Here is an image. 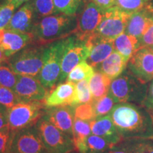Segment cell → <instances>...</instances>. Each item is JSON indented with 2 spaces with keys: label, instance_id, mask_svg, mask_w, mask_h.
Returning a JSON list of instances; mask_svg holds the SVG:
<instances>
[{
  "label": "cell",
  "instance_id": "1",
  "mask_svg": "<svg viewBox=\"0 0 153 153\" xmlns=\"http://www.w3.org/2000/svg\"><path fill=\"white\" fill-rule=\"evenodd\" d=\"M76 27V15L67 16L58 14L39 19L34 24L31 43L46 46L72 36Z\"/></svg>",
  "mask_w": 153,
  "mask_h": 153
},
{
  "label": "cell",
  "instance_id": "2",
  "mask_svg": "<svg viewBox=\"0 0 153 153\" xmlns=\"http://www.w3.org/2000/svg\"><path fill=\"white\" fill-rule=\"evenodd\" d=\"M46 48L30 43L9 57L7 65L19 75L38 77L45 62Z\"/></svg>",
  "mask_w": 153,
  "mask_h": 153
},
{
  "label": "cell",
  "instance_id": "3",
  "mask_svg": "<svg viewBox=\"0 0 153 153\" xmlns=\"http://www.w3.org/2000/svg\"><path fill=\"white\" fill-rule=\"evenodd\" d=\"M110 116L120 135L136 134L147 128V119L136 106L122 103L116 105L110 112Z\"/></svg>",
  "mask_w": 153,
  "mask_h": 153
},
{
  "label": "cell",
  "instance_id": "4",
  "mask_svg": "<svg viewBox=\"0 0 153 153\" xmlns=\"http://www.w3.org/2000/svg\"><path fill=\"white\" fill-rule=\"evenodd\" d=\"M44 111L43 101L19 102L7 109L8 127L14 133L33 127L43 117Z\"/></svg>",
  "mask_w": 153,
  "mask_h": 153
},
{
  "label": "cell",
  "instance_id": "5",
  "mask_svg": "<svg viewBox=\"0 0 153 153\" xmlns=\"http://www.w3.org/2000/svg\"><path fill=\"white\" fill-rule=\"evenodd\" d=\"M67 45V38L50 44L45 51V59L38 79L46 89H53L58 83L61 64Z\"/></svg>",
  "mask_w": 153,
  "mask_h": 153
},
{
  "label": "cell",
  "instance_id": "6",
  "mask_svg": "<svg viewBox=\"0 0 153 153\" xmlns=\"http://www.w3.org/2000/svg\"><path fill=\"white\" fill-rule=\"evenodd\" d=\"M36 127L48 153H70L76 150L72 136L59 130L44 116Z\"/></svg>",
  "mask_w": 153,
  "mask_h": 153
},
{
  "label": "cell",
  "instance_id": "7",
  "mask_svg": "<svg viewBox=\"0 0 153 153\" xmlns=\"http://www.w3.org/2000/svg\"><path fill=\"white\" fill-rule=\"evenodd\" d=\"M130 15L117 6L108 9L104 12L101 22L94 35L101 39L114 41L125 31Z\"/></svg>",
  "mask_w": 153,
  "mask_h": 153
},
{
  "label": "cell",
  "instance_id": "8",
  "mask_svg": "<svg viewBox=\"0 0 153 153\" xmlns=\"http://www.w3.org/2000/svg\"><path fill=\"white\" fill-rule=\"evenodd\" d=\"M89 51L86 41L78 39L74 35L67 38V45L62 57L60 76L57 85L64 82L77 65L87 60Z\"/></svg>",
  "mask_w": 153,
  "mask_h": 153
},
{
  "label": "cell",
  "instance_id": "9",
  "mask_svg": "<svg viewBox=\"0 0 153 153\" xmlns=\"http://www.w3.org/2000/svg\"><path fill=\"white\" fill-rule=\"evenodd\" d=\"M104 12L92 1L88 2L76 19V27L74 34L78 39L87 41L94 33L101 22Z\"/></svg>",
  "mask_w": 153,
  "mask_h": 153
},
{
  "label": "cell",
  "instance_id": "10",
  "mask_svg": "<svg viewBox=\"0 0 153 153\" xmlns=\"http://www.w3.org/2000/svg\"><path fill=\"white\" fill-rule=\"evenodd\" d=\"M11 153H48L36 126L15 133Z\"/></svg>",
  "mask_w": 153,
  "mask_h": 153
},
{
  "label": "cell",
  "instance_id": "11",
  "mask_svg": "<svg viewBox=\"0 0 153 153\" xmlns=\"http://www.w3.org/2000/svg\"><path fill=\"white\" fill-rule=\"evenodd\" d=\"M128 67L135 77L143 84L153 79L152 48H139L130 59Z\"/></svg>",
  "mask_w": 153,
  "mask_h": 153
},
{
  "label": "cell",
  "instance_id": "12",
  "mask_svg": "<svg viewBox=\"0 0 153 153\" xmlns=\"http://www.w3.org/2000/svg\"><path fill=\"white\" fill-rule=\"evenodd\" d=\"M14 91L20 102L43 101L48 93V89L36 77L19 74Z\"/></svg>",
  "mask_w": 153,
  "mask_h": 153
},
{
  "label": "cell",
  "instance_id": "13",
  "mask_svg": "<svg viewBox=\"0 0 153 153\" xmlns=\"http://www.w3.org/2000/svg\"><path fill=\"white\" fill-rule=\"evenodd\" d=\"M43 116L51 123L65 133L72 136L74 121V107L62 106L45 108Z\"/></svg>",
  "mask_w": 153,
  "mask_h": 153
},
{
  "label": "cell",
  "instance_id": "14",
  "mask_svg": "<svg viewBox=\"0 0 153 153\" xmlns=\"http://www.w3.org/2000/svg\"><path fill=\"white\" fill-rule=\"evenodd\" d=\"M75 92L76 83L67 81L59 84L48 93L43 101L44 106L45 108L62 106H74Z\"/></svg>",
  "mask_w": 153,
  "mask_h": 153
},
{
  "label": "cell",
  "instance_id": "15",
  "mask_svg": "<svg viewBox=\"0 0 153 153\" xmlns=\"http://www.w3.org/2000/svg\"><path fill=\"white\" fill-rule=\"evenodd\" d=\"M86 42L90 51L87 60L93 68H97L115 50L114 41L101 39L94 34Z\"/></svg>",
  "mask_w": 153,
  "mask_h": 153
},
{
  "label": "cell",
  "instance_id": "16",
  "mask_svg": "<svg viewBox=\"0 0 153 153\" xmlns=\"http://www.w3.org/2000/svg\"><path fill=\"white\" fill-rule=\"evenodd\" d=\"M136 83L131 76L122 74L111 82L108 94L116 103H126L135 96Z\"/></svg>",
  "mask_w": 153,
  "mask_h": 153
},
{
  "label": "cell",
  "instance_id": "17",
  "mask_svg": "<svg viewBox=\"0 0 153 153\" xmlns=\"http://www.w3.org/2000/svg\"><path fill=\"white\" fill-rule=\"evenodd\" d=\"M35 22L36 19L33 9L30 5V1H28L14 13L5 30L31 33Z\"/></svg>",
  "mask_w": 153,
  "mask_h": 153
},
{
  "label": "cell",
  "instance_id": "18",
  "mask_svg": "<svg viewBox=\"0 0 153 153\" xmlns=\"http://www.w3.org/2000/svg\"><path fill=\"white\" fill-rule=\"evenodd\" d=\"M33 35L31 33H21L11 30H5L3 41L0 48L6 57L9 58L15 53L19 52L32 43Z\"/></svg>",
  "mask_w": 153,
  "mask_h": 153
},
{
  "label": "cell",
  "instance_id": "19",
  "mask_svg": "<svg viewBox=\"0 0 153 153\" xmlns=\"http://www.w3.org/2000/svg\"><path fill=\"white\" fill-rule=\"evenodd\" d=\"M91 133L104 137L116 145L121 140V135L115 127L110 115L95 118L89 122Z\"/></svg>",
  "mask_w": 153,
  "mask_h": 153
},
{
  "label": "cell",
  "instance_id": "20",
  "mask_svg": "<svg viewBox=\"0 0 153 153\" xmlns=\"http://www.w3.org/2000/svg\"><path fill=\"white\" fill-rule=\"evenodd\" d=\"M152 15L153 8L150 4L131 14L128 20L125 33L135 36L139 41L146 28L149 19Z\"/></svg>",
  "mask_w": 153,
  "mask_h": 153
},
{
  "label": "cell",
  "instance_id": "21",
  "mask_svg": "<svg viewBox=\"0 0 153 153\" xmlns=\"http://www.w3.org/2000/svg\"><path fill=\"white\" fill-rule=\"evenodd\" d=\"M127 62L119 53L115 51L98 66L99 71L108 76L111 79H114L122 74Z\"/></svg>",
  "mask_w": 153,
  "mask_h": 153
},
{
  "label": "cell",
  "instance_id": "22",
  "mask_svg": "<svg viewBox=\"0 0 153 153\" xmlns=\"http://www.w3.org/2000/svg\"><path fill=\"white\" fill-rule=\"evenodd\" d=\"M115 51L119 53L128 62L139 49V41L135 36L123 33L114 41Z\"/></svg>",
  "mask_w": 153,
  "mask_h": 153
},
{
  "label": "cell",
  "instance_id": "23",
  "mask_svg": "<svg viewBox=\"0 0 153 153\" xmlns=\"http://www.w3.org/2000/svg\"><path fill=\"white\" fill-rule=\"evenodd\" d=\"M111 80L102 72L99 71L94 72L89 82L93 101L98 100L108 94Z\"/></svg>",
  "mask_w": 153,
  "mask_h": 153
},
{
  "label": "cell",
  "instance_id": "24",
  "mask_svg": "<svg viewBox=\"0 0 153 153\" xmlns=\"http://www.w3.org/2000/svg\"><path fill=\"white\" fill-rule=\"evenodd\" d=\"M91 126L89 122L74 118L72 138L76 150L79 152L83 148L87 137L91 135Z\"/></svg>",
  "mask_w": 153,
  "mask_h": 153
},
{
  "label": "cell",
  "instance_id": "25",
  "mask_svg": "<svg viewBox=\"0 0 153 153\" xmlns=\"http://www.w3.org/2000/svg\"><path fill=\"white\" fill-rule=\"evenodd\" d=\"M114 145L108 140L92 134L87 137L79 153H103L114 148Z\"/></svg>",
  "mask_w": 153,
  "mask_h": 153
},
{
  "label": "cell",
  "instance_id": "26",
  "mask_svg": "<svg viewBox=\"0 0 153 153\" xmlns=\"http://www.w3.org/2000/svg\"><path fill=\"white\" fill-rule=\"evenodd\" d=\"M29 1L33 9L36 21L45 16L58 14L53 0H30Z\"/></svg>",
  "mask_w": 153,
  "mask_h": 153
},
{
  "label": "cell",
  "instance_id": "27",
  "mask_svg": "<svg viewBox=\"0 0 153 153\" xmlns=\"http://www.w3.org/2000/svg\"><path fill=\"white\" fill-rule=\"evenodd\" d=\"M94 74V70L93 67L86 61H84L77 65L70 72L67 78V81L76 83L82 80H89Z\"/></svg>",
  "mask_w": 153,
  "mask_h": 153
},
{
  "label": "cell",
  "instance_id": "28",
  "mask_svg": "<svg viewBox=\"0 0 153 153\" xmlns=\"http://www.w3.org/2000/svg\"><path fill=\"white\" fill-rule=\"evenodd\" d=\"M89 80H82L76 83L75 100L74 107L78 105L84 104H91L93 102L92 95H91L89 85Z\"/></svg>",
  "mask_w": 153,
  "mask_h": 153
},
{
  "label": "cell",
  "instance_id": "29",
  "mask_svg": "<svg viewBox=\"0 0 153 153\" xmlns=\"http://www.w3.org/2000/svg\"><path fill=\"white\" fill-rule=\"evenodd\" d=\"M83 0H53L57 14L75 16Z\"/></svg>",
  "mask_w": 153,
  "mask_h": 153
},
{
  "label": "cell",
  "instance_id": "30",
  "mask_svg": "<svg viewBox=\"0 0 153 153\" xmlns=\"http://www.w3.org/2000/svg\"><path fill=\"white\" fill-rule=\"evenodd\" d=\"M114 103L116 102L109 94L98 100L93 101L92 105L96 115V118L104 116L106 114H109L111 111L112 108H114Z\"/></svg>",
  "mask_w": 153,
  "mask_h": 153
},
{
  "label": "cell",
  "instance_id": "31",
  "mask_svg": "<svg viewBox=\"0 0 153 153\" xmlns=\"http://www.w3.org/2000/svg\"><path fill=\"white\" fill-rule=\"evenodd\" d=\"M18 74L14 73L9 66L2 64L0 65V86L14 90Z\"/></svg>",
  "mask_w": 153,
  "mask_h": 153
},
{
  "label": "cell",
  "instance_id": "32",
  "mask_svg": "<svg viewBox=\"0 0 153 153\" xmlns=\"http://www.w3.org/2000/svg\"><path fill=\"white\" fill-rule=\"evenodd\" d=\"M150 0H116V6L128 14H131L150 5Z\"/></svg>",
  "mask_w": 153,
  "mask_h": 153
},
{
  "label": "cell",
  "instance_id": "33",
  "mask_svg": "<svg viewBox=\"0 0 153 153\" xmlns=\"http://www.w3.org/2000/svg\"><path fill=\"white\" fill-rule=\"evenodd\" d=\"M20 102L16 93L12 89L0 86V104L7 109Z\"/></svg>",
  "mask_w": 153,
  "mask_h": 153
},
{
  "label": "cell",
  "instance_id": "34",
  "mask_svg": "<svg viewBox=\"0 0 153 153\" xmlns=\"http://www.w3.org/2000/svg\"><path fill=\"white\" fill-rule=\"evenodd\" d=\"M74 118L90 122L96 118L92 103L78 105L74 107Z\"/></svg>",
  "mask_w": 153,
  "mask_h": 153
},
{
  "label": "cell",
  "instance_id": "35",
  "mask_svg": "<svg viewBox=\"0 0 153 153\" xmlns=\"http://www.w3.org/2000/svg\"><path fill=\"white\" fill-rule=\"evenodd\" d=\"M15 9V6L11 3L4 1L0 4V30L6 29L14 15Z\"/></svg>",
  "mask_w": 153,
  "mask_h": 153
},
{
  "label": "cell",
  "instance_id": "36",
  "mask_svg": "<svg viewBox=\"0 0 153 153\" xmlns=\"http://www.w3.org/2000/svg\"><path fill=\"white\" fill-rule=\"evenodd\" d=\"M14 134L8 126L0 130V153H11Z\"/></svg>",
  "mask_w": 153,
  "mask_h": 153
},
{
  "label": "cell",
  "instance_id": "37",
  "mask_svg": "<svg viewBox=\"0 0 153 153\" xmlns=\"http://www.w3.org/2000/svg\"><path fill=\"white\" fill-rule=\"evenodd\" d=\"M153 47V15L149 19L146 28L139 39V48Z\"/></svg>",
  "mask_w": 153,
  "mask_h": 153
},
{
  "label": "cell",
  "instance_id": "38",
  "mask_svg": "<svg viewBox=\"0 0 153 153\" xmlns=\"http://www.w3.org/2000/svg\"><path fill=\"white\" fill-rule=\"evenodd\" d=\"M129 149L131 153H153V143L147 141L137 143Z\"/></svg>",
  "mask_w": 153,
  "mask_h": 153
},
{
  "label": "cell",
  "instance_id": "39",
  "mask_svg": "<svg viewBox=\"0 0 153 153\" xmlns=\"http://www.w3.org/2000/svg\"><path fill=\"white\" fill-rule=\"evenodd\" d=\"M91 1L103 12L116 6V0H91Z\"/></svg>",
  "mask_w": 153,
  "mask_h": 153
},
{
  "label": "cell",
  "instance_id": "40",
  "mask_svg": "<svg viewBox=\"0 0 153 153\" xmlns=\"http://www.w3.org/2000/svg\"><path fill=\"white\" fill-rule=\"evenodd\" d=\"M7 112V108L0 104V130L8 126Z\"/></svg>",
  "mask_w": 153,
  "mask_h": 153
},
{
  "label": "cell",
  "instance_id": "41",
  "mask_svg": "<svg viewBox=\"0 0 153 153\" xmlns=\"http://www.w3.org/2000/svg\"><path fill=\"white\" fill-rule=\"evenodd\" d=\"M30 0H5L6 2H9L12 4L13 5L15 6V7L18 8L20 7L21 5H22L23 4H25L28 1H29Z\"/></svg>",
  "mask_w": 153,
  "mask_h": 153
},
{
  "label": "cell",
  "instance_id": "42",
  "mask_svg": "<svg viewBox=\"0 0 153 153\" xmlns=\"http://www.w3.org/2000/svg\"><path fill=\"white\" fill-rule=\"evenodd\" d=\"M108 153H131L129 148H111Z\"/></svg>",
  "mask_w": 153,
  "mask_h": 153
},
{
  "label": "cell",
  "instance_id": "43",
  "mask_svg": "<svg viewBox=\"0 0 153 153\" xmlns=\"http://www.w3.org/2000/svg\"><path fill=\"white\" fill-rule=\"evenodd\" d=\"M8 60L9 58L6 57L4 53L3 52V51L1 49V48H0V62H1V65L7 64Z\"/></svg>",
  "mask_w": 153,
  "mask_h": 153
},
{
  "label": "cell",
  "instance_id": "44",
  "mask_svg": "<svg viewBox=\"0 0 153 153\" xmlns=\"http://www.w3.org/2000/svg\"><path fill=\"white\" fill-rule=\"evenodd\" d=\"M5 30H0V45H1V42L3 41L4 35Z\"/></svg>",
  "mask_w": 153,
  "mask_h": 153
},
{
  "label": "cell",
  "instance_id": "45",
  "mask_svg": "<svg viewBox=\"0 0 153 153\" xmlns=\"http://www.w3.org/2000/svg\"><path fill=\"white\" fill-rule=\"evenodd\" d=\"M150 97L153 102V81L152 82V84H151V87H150Z\"/></svg>",
  "mask_w": 153,
  "mask_h": 153
},
{
  "label": "cell",
  "instance_id": "46",
  "mask_svg": "<svg viewBox=\"0 0 153 153\" xmlns=\"http://www.w3.org/2000/svg\"><path fill=\"white\" fill-rule=\"evenodd\" d=\"M70 153H77V152H74V151H73V152H70Z\"/></svg>",
  "mask_w": 153,
  "mask_h": 153
},
{
  "label": "cell",
  "instance_id": "47",
  "mask_svg": "<svg viewBox=\"0 0 153 153\" xmlns=\"http://www.w3.org/2000/svg\"><path fill=\"white\" fill-rule=\"evenodd\" d=\"M0 65H1V62H0Z\"/></svg>",
  "mask_w": 153,
  "mask_h": 153
},
{
  "label": "cell",
  "instance_id": "48",
  "mask_svg": "<svg viewBox=\"0 0 153 153\" xmlns=\"http://www.w3.org/2000/svg\"><path fill=\"white\" fill-rule=\"evenodd\" d=\"M152 50H153V47H152Z\"/></svg>",
  "mask_w": 153,
  "mask_h": 153
}]
</instances>
